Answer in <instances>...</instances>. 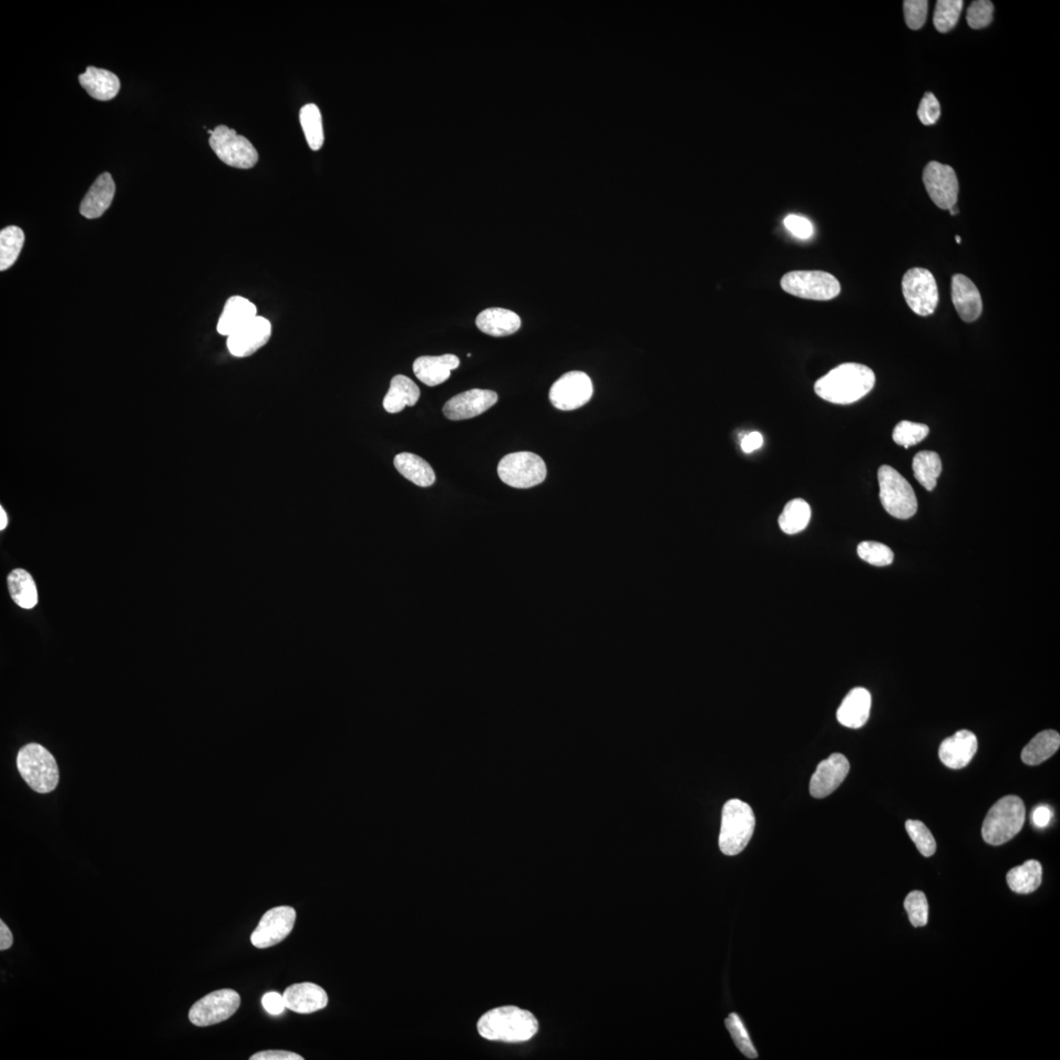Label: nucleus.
<instances>
[{"label": "nucleus", "mask_w": 1060, "mask_h": 1060, "mask_svg": "<svg viewBox=\"0 0 1060 1060\" xmlns=\"http://www.w3.org/2000/svg\"><path fill=\"white\" fill-rule=\"evenodd\" d=\"M876 376L873 370L860 364H843L817 380L816 394L827 402L849 405L866 397L874 388Z\"/></svg>", "instance_id": "nucleus-1"}, {"label": "nucleus", "mask_w": 1060, "mask_h": 1060, "mask_svg": "<svg viewBox=\"0 0 1060 1060\" xmlns=\"http://www.w3.org/2000/svg\"><path fill=\"white\" fill-rule=\"evenodd\" d=\"M478 1030L489 1041L521 1043L537 1035L539 1021L530 1012L520 1007L501 1006L480 1017Z\"/></svg>", "instance_id": "nucleus-2"}, {"label": "nucleus", "mask_w": 1060, "mask_h": 1060, "mask_svg": "<svg viewBox=\"0 0 1060 1060\" xmlns=\"http://www.w3.org/2000/svg\"><path fill=\"white\" fill-rule=\"evenodd\" d=\"M1026 808L1023 800L1016 796H1006L998 800L987 812L982 827V836L991 846H1002L1013 840L1024 826Z\"/></svg>", "instance_id": "nucleus-3"}, {"label": "nucleus", "mask_w": 1060, "mask_h": 1060, "mask_svg": "<svg viewBox=\"0 0 1060 1060\" xmlns=\"http://www.w3.org/2000/svg\"><path fill=\"white\" fill-rule=\"evenodd\" d=\"M755 816L753 808L739 799H730L723 807L721 832L719 847L728 857L742 852L755 829Z\"/></svg>", "instance_id": "nucleus-4"}, {"label": "nucleus", "mask_w": 1060, "mask_h": 1060, "mask_svg": "<svg viewBox=\"0 0 1060 1060\" xmlns=\"http://www.w3.org/2000/svg\"><path fill=\"white\" fill-rule=\"evenodd\" d=\"M17 768L29 787L39 794H49L58 785L56 761L42 745L30 744L22 748L17 756Z\"/></svg>", "instance_id": "nucleus-5"}, {"label": "nucleus", "mask_w": 1060, "mask_h": 1060, "mask_svg": "<svg viewBox=\"0 0 1060 1060\" xmlns=\"http://www.w3.org/2000/svg\"><path fill=\"white\" fill-rule=\"evenodd\" d=\"M880 499L891 516L908 520L918 513V502L910 483L898 470L882 466L878 471Z\"/></svg>", "instance_id": "nucleus-6"}, {"label": "nucleus", "mask_w": 1060, "mask_h": 1060, "mask_svg": "<svg viewBox=\"0 0 1060 1060\" xmlns=\"http://www.w3.org/2000/svg\"><path fill=\"white\" fill-rule=\"evenodd\" d=\"M498 476L511 487L527 489L540 485L547 478V468L534 452H512L500 461Z\"/></svg>", "instance_id": "nucleus-7"}, {"label": "nucleus", "mask_w": 1060, "mask_h": 1060, "mask_svg": "<svg viewBox=\"0 0 1060 1060\" xmlns=\"http://www.w3.org/2000/svg\"><path fill=\"white\" fill-rule=\"evenodd\" d=\"M780 286L792 296L815 301H829L840 293L837 278L818 271L789 272L781 278Z\"/></svg>", "instance_id": "nucleus-8"}, {"label": "nucleus", "mask_w": 1060, "mask_h": 1060, "mask_svg": "<svg viewBox=\"0 0 1060 1060\" xmlns=\"http://www.w3.org/2000/svg\"><path fill=\"white\" fill-rule=\"evenodd\" d=\"M210 145L221 161L235 168L250 169L259 160L253 143L225 125L213 130Z\"/></svg>", "instance_id": "nucleus-9"}, {"label": "nucleus", "mask_w": 1060, "mask_h": 1060, "mask_svg": "<svg viewBox=\"0 0 1060 1060\" xmlns=\"http://www.w3.org/2000/svg\"><path fill=\"white\" fill-rule=\"evenodd\" d=\"M902 292L911 310L918 315L928 316L939 304L938 285L927 270L916 267L904 274Z\"/></svg>", "instance_id": "nucleus-10"}, {"label": "nucleus", "mask_w": 1060, "mask_h": 1060, "mask_svg": "<svg viewBox=\"0 0 1060 1060\" xmlns=\"http://www.w3.org/2000/svg\"><path fill=\"white\" fill-rule=\"evenodd\" d=\"M241 997L231 989L212 992L195 1003L190 1010V1021L198 1027H208L228 1021L239 1010Z\"/></svg>", "instance_id": "nucleus-11"}, {"label": "nucleus", "mask_w": 1060, "mask_h": 1060, "mask_svg": "<svg viewBox=\"0 0 1060 1060\" xmlns=\"http://www.w3.org/2000/svg\"><path fill=\"white\" fill-rule=\"evenodd\" d=\"M592 394L590 377L582 372H570L552 385L549 398L556 409L573 410L588 404Z\"/></svg>", "instance_id": "nucleus-12"}, {"label": "nucleus", "mask_w": 1060, "mask_h": 1060, "mask_svg": "<svg viewBox=\"0 0 1060 1060\" xmlns=\"http://www.w3.org/2000/svg\"><path fill=\"white\" fill-rule=\"evenodd\" d=\"M923 182L936 207L948 211L955 207L959 198L960 184L952 168L931 161L924 169Z\"/></svg>", "instance_id": "nucleus-13"}, {"label": "nucleus", "mask_w": 1060, "mask_h": 1060, "mask_svg": "<svg viewBox=\"0 0 1060 1060\" xmlns=\"http://www.w3.org/2000/svg\"><path fill=\"white\" fill-rule=\"evenodd\" d=\"M296 918V910L291 907H278L267 911L251 935L253 945L257 949H267L281 943L292 932Z\"/></svg>", "instance_id": "nucleus-14"}, {"label": "nucleus", "mask_w": 1060, "mask_h": 1060, "mask_svg": "<svg viewBox=\"0 0 1060 1060\" xmlns=\"http://www.w3.org/2000/svg\"><path fill=\"white\" fill-rule=\"evenodd\" d=\"M272 326L269 319L257 315L238 332L228 337V347L232 356L246 358L254 355L270 341Z\"/></svg>", "instance_id": "nucleus-15"}, {"label": "nucleus", "mask_w": 1060, "mask_h": 1060, "mask_svg": "<svg viewBox=\"0 0 1060 1060\" xmlns=\"http://www.w3.org/2000/svg\"><path fill=\"white\" fill-rule=\"evenodd\" d=\"M497 401L498 395L494 391L471 389L450 399L444 413L451 420L470 419L486 413Z\"/></svg>", "instance_id": "nucleus-16"}, {"label": "nucleus", "mask_w": 1060, "mask_h": 1060, "mask_svg": "<svg viewBox=\"0 0 1060 1060\" xmlns=\"http://www.w3.org/2000/svg\"><path fill=\"white\" fill-rule=\"evenodd\" d=\"M850 765L845 755L835 754L822 761L810 780V794L825 798L832 794L849 775Z\"/></svg>", "instance_id": "nucleus-17"}, {"label": "nucleus", "mask_w": 1060, "mask_h": 1060, "mask_svg": "<svg viewBox=\"0 0 1060 1060\" xmlns=\"http://www.w3.org/2000/svg\"><path fill=\"white\" fill-rule=\"evenodd\" d=\"M977 750V737L970 730L962 729L944 740L939 756L944 766L960 770L971 763Z\"/></svg>", "instance_id": "nucleus-18"}, {"label": "nucleus", "mask_w": 1060, "mask_h": 1060, "mask_svg": "<svg viewBox=\"0 0 1060 1060\" xmlns=\"http://www.w3.org/2000/svg\"><path fill=\"white\" fill-rule=\"evenodd\" d=\"M952 303L965 323H973L983 311L982 297L976 285L962 274H955L952 282Z\"/></svg>", "instance_id": "nucleus-19"}, {"label": "nucleus", "mask_w": 1060, "mask_h": 1060, "mask_svg": "<svg viewBox=\"0 0 1060 1060\" xmlns=\"http://www.w3.org/2000/svg\"><path fill=\"white\" fill-rule=\"evenodd\" d=\"M286 1008L296 1013L311 1014L323 1010L328 995L321 986L313 983L295 984L283 994Z\"/></svg>", "instance_id": "nucleus-20"}, {"label": "nucleus", "mask_w": 1060, "mask_h": 1060, "mask_svg": "<svg viewBox=\"0 0 1060 1060\" xmlns=\"http://www.w3.org/2000/svg\"><path fill=\"white\" fill-rule=\"evenodd\" d=\"M459 366L460 359L455 355L424 356L416 359L414 373L421 383L434 387L444 383L449 379L452 370H455Z\"/></svg>", "instance_id": "nucleus-21"}, {"label": "nucleus", "mask_w": 1060, "mask_h": 1060, "mask_svg": "<svg viewBox=\"0 0 1060 1060\" xmlns=\"http://www.w3.org/2000/svg\"><path fill=\"white\" fill-rule=\"evenodd\" d=\"M872 698L867 689L856 687L842 700L838 710V721L849 728L866 725L870 716Z\"/></svg>", "instance_id": "nucleus-22"}, {"label": "nucleus", "mask_w": 1060, "mask_h": 1060, "mask_svg": "<svg viewBox=\"0 0 1060 1060\" xmlns=\"http://www.w3.org/2000/svg\"><path fill=\"white\" fill-rule=\"evenodd\" d=\"M116 195V183L109 173L101 174L80 205V213L88 220L100 218L110 207Z\"/></svg>", "instance_id": "nucleus-23"}, {"label": "nucleus", "mask_w": 1060, "mask_h": 1060, "mask_svg": "<svg viewBox=\"0 0 1060 1060\" xmlns=\"http://www.w3.org/2000/svg\"><path fill=\"white\" fill-rule=\"evenodd\" d=\"M257 316V308L248 298L233 296L226 302L218 323L220 335L229 337Z\"/></svg>", "instance_id": "nucleus-24"}, {"label": "nucleus", "mask_w": 1060, "mask_h": 1060, "mask_svg": "<svg viewBox=\"0 0 1060 1060\" xmlns=\"http://www.w3.org/2000/svg\"><path fill=\"white\" fill-rule=\"evenodd\" d=\"M476 324L479 331L493 337H505L516 333L521 325V317L502 307H491L481 312Z\"/></svg>", "instance_id": "nucleus-25"}, {"label": "nucleus", "mask_w": 1060, "mask_h": 1060, "mask_svg": "<svg viewBox=\"0 0 1060 1060\" xmlns=\"http://www.w3.org/2000/svg\"><path fill=\"white\" fill-rule=\"evenodd\" d=\"M79 82L91 98L101 101L115 99L121 86L115 73L94 66L88 67L85 73L79 76Z\"/></svg>", "instance_id": "nucleus-26"}, {"label": "nucleus", "mask_w": 1060, "mask_h": 1060, "mask_svg": "<svg viewBox=\"0 0 1060 1060\" xmlns=\"http://www.w3.org/2000/svg\"><path fill=\"white\" fill-rule=\"evenodd\" d=\"M420 397L418 386L408 376L399 375L391 380L383 400V407L390 414H397L407 406L414 407Z\"/></svg>", "instance_id": "nucleus-27"}, {"label": "nucleus", "mask_w": 1060, "mask_h": 1060, "mask_svg": "<svg viewBox=\"0 0 1060 1060\" xmlns=\"http://www.w3.org/2000/svg\"><path fill=\"white\" fill-rule=\"evenodd\" d=\"M394 466L401 475L418 487H428L435 482V470L428 462L410 452H401L397 455Z\"/></svg>", "instance_id": "nucleus-28"}, {"label": "nucleus", "mask_w": 1060, "mask_h": 1060, "mask_svg": "<svg viewBox=\"0 0 1060 1060\" xmlns=\"http://www.w3.org/2000/svg\"><path fill=\"white\" fill-rule=\"evenodd\" d=\"M1060 746V736L1056 730L1047 729L1038 733L1022 750L1021 758L1025 764L1037 766L1051 758Z\"/></svg>", "instance_id": "nucleus-29"}, {"label": "nucleus", "mask_w": 1060, "mask_h": 1060, "mask_svg": "<svg viewBox=\"0 0 1060 1060\" xmlns=\"http://www.w3.org/2000/svg\"><path fill=\"white\" fill-rule=\"evenodd\" d=\"M1043 868L1037 860H1028L1007 873L1008 886L1017 893H1031L1042 883Z\"/></svg>", "instance_id": "nucleus-30"}, {"label": "nucleus", "mask_w": 1060, "mask_h": 1060, "mask_svg": "<svg viewBox=\"0 0 1060 1060\" xmlns=\"http://www.w3.org/2000/svg\"><path fill=\"white\" fill-rule=\"evenodd\" d=\"M8 589L14 602L24 609H32L38 604L36 583L28 572L17 569L8 575Z\"/></svg>", "instance_id": "nucleus-31"}, {"label": "nucleus", "mask_w": 1060, "mask_h": 1060, "mask_svg": "<svg viewBox=\"0 0 1060 1060\" xmlns=\"http://www.w3.org/2000/svg\"><path fill=\"white\" fill-rule=\"evenodd\" d=\"M912 468L920 485L926 490H934L943 470L940 456L932 451L919 452L913 459Z\"/></svg>", "instance_id": "nucleus-32"}, {"label": "nucleus", "mask_w": 1060, "mask_h": 1060, "mask_svg": "<svg viewBox=\"0 0 1060 1060\" xmlns=\"http://www.w3.org/2000/svg\"><path fill=\"white\" fill-rule=\"evenodd\" d=\"M811 520V508L804 499L789 501L779 517V526L787 534L805 530Z\"/></svg>", "instance_id": "nucleus-33"}, {"label": "nucleus", "mask_w": 1060, "mask_h": 1060, "mask_svg": "<svg viewBox=\"0 0 1060 1060\" xmlns=\"http://www.w3.org/2000/svg\"><path fill=\"white\" fill-rule=\"evenodd\" d=\"M24 242V232L17 226H8L0 232V271H7L13 266L22 251Z\"/></svg>", "instance_id": "nucleus-34"}, {"label": "nucleus", "mask_w": 1060, "mask_h": 1060, "mask_svg": "<svg viewBox=\"0 0 1060 1060\" xmlns=\"http://www.w3.org/2000/svg\"><path fill=\"white\" fill-rule=\"evenodd\" d=\"M300 120L308 146L313 151L321 150L324 142L321 110L315 105L308 104L301 109Z\"/></svg>", "instance_id": "nucleus-35"}, {"label": "nucleus", "mask_w": 1060, "mask_h": 1060, "mask_svg": "<svg viewBox=\"0 0 1060 1060\" xmlns=\"http://www.w3.org/2000/svg\"><path fill=\"white\" fill-rule=\"evenodd\" d=\"M964 3L961 0H939L936 3L933 22L940 33H948L959 22Z\"/></svg>", "instance_id": "nucleus-36"}, {"label": "nucleus", "mask_w": 1060, "mask_h": 1060, "mask_svg": "<svg viewBox=\"0 0 1060 1060\" xmlns=\"http://www.w3.org/2000/svg\"><path fill=\"white\" fill-rule=\"evenodd\" d=\"M726 1027L733 1038L738 1051L749 1059H755L758 1057L756 1048L749 1037L742 1019L736 1014H729L726 1019Z\"/></svg>", "instance_id": "nucleus-37"}, {"label": "nucleus", "mask_w": 1060, "mask_h": 1060, "mask_svg": "<svg viewBox=\"0 0 1060 1060\" xmlns=\"http://www.w3.org/2000/svg\"><path fill=\"white\" fill-rule=\"evenodd\" d=\"M930 428L926 425L903 420L894 427L892 439L898 445L908 449L920 444L928 436Z\"/></svg>", "instance_id": "nucleus-38"}, {"label": "nucleus", "mask_w": 1060, "mask_h": 1060, "mask_svg": "<svg viewBox=\"0 0 1060 1060\" xmlns=\"http://www.w3.org/2000/svg\"><path fill=\"white\" fill-rule=\"evenodd\" d=\"M857 554L861 560L876 567H886L892 564L894 558L893 552L887 545L876 541L861 542Z\"/></svg>", "instance_id": "nucleus-39"}, {"label": "nucleus", "mask_w": 1060, "mask_h": 1060, "mask_svg": "<svg viewBox=\"0 0 1060 1060\" xmlns=\"http://www.w3.org/2000/svg\"><path fill=\"white\" fill-rule=\"evenodd\" d=\"M905 829L909 832L910 839L918 847V850L925 857L934 856L936 849V843L930 830L926 827L923 822L918 820H908L905 823Z\"/></svg>", "instance_id": "nucleus-40"}, {"label": "nucleus", "mask_w": 1060, "mask_h": 1060, "mask_svg": "<svg viewBox=\"0 0 1060 1060\" xmlns=\"http://www.w3.org/2000/svg\"><path fill=\"white\" fill-rule=\"evenodd\" d=\"M904 909L907 910L909 920L914 927H924V926L927 925L929 904L924 892L920 891L911 892L907 899H905Z\"/></svg>", "instance_id": "nucleus-41"}, {"label": "nucleus", "mask_w": 1060, "mask_h": 1060, "mask_svg": "<svg viewBox=\"0 0 1060 1060\" xmlns=\"http://www.w3.org/2000/svg\"><path fill=\"white\" fill-rule=\"evenodd\" d=\"M994 4L989 0H977L967 9V23L974 30L989 26L993 22Z\"/></svg>", "instance_id": "nucleus-42"}, {"label": "nucleus", "mask_w": 1060, "mask_h": 1060, "mask_svg": "<svg viewBox=\"0 0 1060 1060\" xmlns=\"http://www.w3.org/2000/svg\"><path fill=\"white\" fill-rule=\"evenodd\" d=\"M929 3L927 0H907L903 4L905 23L911 30H919L927 20Z\"/></svg>", "instance_id": "nucleus-43"}, {"label": "nucleus", "mask_w": 1060, "mask_h": 1060, "mask_svg": "<svg viewBox=\"0 0 1060 1060\" xmlns=\"http://www.w3.org/2000/svg\"><path fill=\"white\" fill-rule=\"evenodd\" d=\"M918 116L923 125H935L941 117V106L938 99L932 92H926L921 99Z\"/></svg>", "instance_id": "nucleus-44"}, {"label": "nucleus", "mask_w": 1060, "mask_h": 1060, "mask_svg": "<svg viewBox=\"0 0 1060 1060\" xmlns=\"http://www.w3.org/2000/svg\"><path fill=\"white\" fill-rule=\"evenodd\" d=\"M786 228L797 238L801 240L810 239L814 234V228L811 221L804 216L796 214H789L784 220Z\"/></svg>", "instance_id": "nucleus-45"}, {"label": "nucleus", "mask_w": 1060, "mask_h": 1060, "mask_svg": "<svg viewBox=\"0 0 1060 1060\" xmlns=\"http://www.w3.org/2000/svg\"><path fill=\"white\" fill-rule=\"evenodd\" d=\"M263 1005L264 1010L272 1015L281 1014L286 1008L283 995L275 992L264 995Z\"/></svg>", "instance_id": "nucleus-46"}, {"label": "nucleus", "mask_w": 1060, "mask_h": 1060, "mask_svg": "<svg viewBox=\"0 0 1060 1060\" xmlns=\"http://www.w3.org/2000/svg\"><path fill=\"white\" fill-rule=\"evenodd\" d=\"M251 1060H303L304 1057L287 1051H264L250 1057Z\"/></svg>", "instance_id": "nucleus-47"}, {"label": "nucleus", "mask_w": 1060, "mask_h": 1060, "mask_svg": "<svg viewBox=\"0 0 1060 1060\" xmlns=\"http://www.w3.org/2000/svg\"><path fill=\"white\" fill-rule=\"evenodd\" d=\"M1053 810L1047 806H1039L1032 813V823L1037 828H1046L1053 819Z\"/></svg>", "instance_id": "nucleus-48"}, {"label": "nucleus", "mask_w": 1060, "mask_h": 1060, "mask_svg": "<svg viewBox=\"0 0 1060 1060\" xmlns=\"http://www.w3.org/2000/svg\"><path fill=\"white\" fill-rule=\"evenodd\" d=\"M763 444L764 438L763 435H761L758 431H754L750 432L749 435L743 438L740 447H742L743 451L746 452V454H750V452H753L763 447Z\"/></svg>", "instance_id": "nucleus-49"}, {"label": "nucleus", "mask_w": 1060, "mask_h": 1060, "mask_svg": "<svg viewBox=\"0 0 1060 1060\" xmlns=\"http://www.w3.org/2000/svg\"><path fill=\"white\" fill-rule=\"evenodd\" d=\"M13 944V935L7 925L0 920V950L6 951Z\"/></svg>", "instance_id": "nucleus-50"}, {"label": "nucleus", "mask_w": 1060, "mask_h": 1060, "mask_svg": "<svg viewBox=\"0 0 1060 1060\" xmlns=\"http://www.w3.org/2000/svg\"><path fill=\"white\" fill-rule=\"evenodd\" d=\"M8 524L7 513L3 507H0V530L6 529Z\"/></svg>", "instance_id": "nucleus-51"}, {"label": "nucleus", "mask_w": 1060, "mask_h": 1060, "mask_svg": "<svg viewBox=\"0 0 1060 1060\" xmlns=\"http://www.w3.org/2000/svg\"><path fill=\"white\" fill-rule=\"evenodd\" d=\"M949 211L951 212L952 215H956L957 213H959V209H957L956 207H953L951 210H949Z\"/></svg>", "instance_id": "nucleus-52"}, {"label": "nucleus", "mask_w": 1060, "mask_h": 1060, "mask_svg": "<svg viewBox=\"0 0 1060 1060\" xmlns=\"http://www.w3.org/2000/svg\"><path fill=\"white\" fill-rule=\"evenodd\" d=\"M955 239L957 244H961V238L960 236H955Z\"/></svg>", "instance_id": "nucleus-53"}]
</instances>
